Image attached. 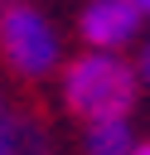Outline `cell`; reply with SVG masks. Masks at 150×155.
Wrapping results in <instances>:
<instances>
[{
	"instance_id": "cell-1",
	"label": "cell",
	"mask_w": 150,
	"mask_h": 155,
	"mask_svg": "<svg viewBox=\"0 0 150 155\" xmlns=\"http://www.w3.org/2000/svg\"><path fill=\"white\" fill-rule=\"evenodd\" d=\"M58 97L82 121L131 116V107L140 97V73H135V63H126V53L82 48L73 58H63V68H58Z\"/></svg>"
},
{
	"instance_id": "cell-2",
	"label": "cell",
	"mask_w": 150,
	"mask_h": 155,
	"mask_svg": "<svg viewBox=\"0 0 150 155\" xmlns=\"http://www.w3.org/2000/svg\"><path fill=\"white\" fill-rule=\"evenodd\" d=\"M0 68L24 78V82H44L63 68V39L58 24L29 5V0H0Z\"/></svg>"
},
{
	"instance_id": "cell-3",
	"label": "cell",
	"mask_w": 150,
	"mask_h": 155,
	"mask_svg": "<svg viewBox=\"0 0 150 155\" xmlns=\"http://www.w3.org/2000/svg\"><path fill=\"white\" fill-rule=\"evenodd\" d=\"M77 34H82V48L126 53V48L140 44L145 15L135 10V0H87L82 15H77Z\"/></svg>"
},
{
	"instance_id": "cell-4",
	"label": "cell",
	"mask_w": 150,
	"mask_h": 155,
	"mask_svg": "<svg viewBox=\"0 0 150 155\" xmlns=\"http://www.w3.org/2000/svg\"><path fill=\"white\" fill-rule=\"evenodd\" d=\"M0 155H53V136L39 126V116L10 102L5 82H0Z\"/></svg>"
},
{
	"instance_id": "cell-5",
	"label": "cell",
	"mask_w": 150,
	"mask_h": 155,
	"mask_svg": "<svg viewBox=\"0 0 150 155\" xmlns=\"http://www.w3.org/2000/svg\"><path fill=\"white\" fill-rule=\"evenodd\" d=\"M131 150H135L131 116H102V121H82V155H131Z\"/></svg>"
},
{
	"instance_id": "cell-6",
	"label": "cell",
	"mask_w": 150,
	"mask_h": 155,
	"mask_svg": "<svg viewBox=\"0 0 150 155\" xmlns=\"http://www.w3.org/2000/svg\"><path fill=\"white\" fill-rule=\"evenodd\" d=\"M135 73H140V82L150 87V29H145L140 44H135Z\"/></svg>"
},
{
	"instance_id": "cell-7",
	"label": "cell",
	"mask_w": 150,
	"mask_h": 155,
	"mask_svg": "<svg viewBox=\"0 0 150 155\" xmlns=\"http://www.w3.org/2000/svg\"><path fill=\"white\" fill-rule=\"evenodd\" d=\"M131 155H150V140H135V150Z\"/></svg>"
},
{
	"instance_id": "cell-8",
	"label": "cell",
	"mask_w": 150,
	"mask_h": 155,
	"mask_svg": "<svg viewBox=\"0 0 150 155\" xmlns=\"http://www.w3.org/2000/svg\"><path fill=\"white\" fill-rule=\"evenodd\" d=\"M135 10H140V15H145V19H150V0H135Z\"/></svg>"
}]
</instances>
